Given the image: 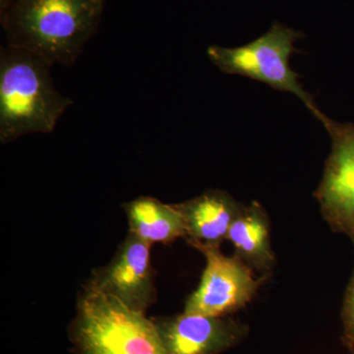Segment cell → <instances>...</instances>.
Returning a JSON list of instances; mask_svg holds the SVG:
<instances>
[{"label": "cell", "instance_id": "1", "mask_svg": "<svg viewBox=\"0 0 354 354\" xmlns=\"http://www.w3.org/2000/svg\"><path fill=\"white\" fill-rule=\"evenodd\" d=\"M106 0H13L0 14L7 46L51 67L74 64L97 32Z\"/></svg>", "mask_w": 354, "mask_h": 354}, {"label": "cell", "instance_id": "2", "mask_svg": "<svg viewBox=\"0 0 354 354\" xmlns=\"http://www.w3.org/2000/svg\"><path fill=\"white\" fill-rule=\"evenodd\" d=\"M51 66L30 51L0 50V142L8 144L32 133L50 134L74 104L57 92Z\"/></svg>", "mask_w": 354, "mask_h": 354}, {"label": "cell", "instance_id": "3", "mask_svg": "<svg viewBox=\"0 0 354 354\" xmlns=\"http://www.w3.org/2000/svg\"><path fill=\"white\" fill-rule=\"evenodd\" d=\"M68 334L77 354H169L153 319L88 283Z\"/></svg>", "mask_w": 354, "mask_h": 354}, {"label": "cell", "instance_id": "4", "mask_svg": "<svg viewBox=\"0 0 354 354\" xmlns=\"http://www.w3.org/2000/svg\"><path fill=\"white\" fill-rule=\"evenodd\" d=\"M301 37L299 32L277 23L251 43L237 48L211 46L207 55L223 73L253 79L274 90L295 95L324 125L329 118L318 109L290 67V58L297 51L295 44Z\"/></svg>", "mask_w": 354, "mask_h": 354}, {"label": "cell", "instance_id": "5", "mask_svg": "<svg viewBox=\"0 0 354 354\" xmlns=\"http://www.w3.org/2000/svg\"><path fill=\"white\" fill-rule=\"evenodd\" d=\"M206 259L199 286L187 297L184 313L225 317L239 311L252 301L263 277H257L235 254L225 255L221 248L201 252Z\"/></svg>", "mask_w": 354, "mask_h": 354}, {"label": "cell", "instance_id": "6", "mask_svg": "<svg viewBox=\"0 0 354 354\" xmlns=\"http://www.w3.org/2000/svg\"><path fill=\"white\" fill-rule=\"evenodd\" d=\"M324 127L332 138V151L314 196L330 230L354 245V124L328 118Z\"/></svg>", "mask_w": 354, "mask_h": 354}, {"label": "cell", "instance_id": "7", "mask_svg": "<svg viewBox=\"0 0 354 354\" xmlns=\"http://www.w3.org/2000/svg\"><path fill=\"white\" fill-rule=\"evenodd\" d=\"M151 247L129 232L111 262L93 271L88 285L128 308L146 313L157 298Z\"/></svg>", "mask_w": 354, "mask_h": 354}, {"label": "cell", "instance_id": "8", "mask_svg": "<svg viewBox=\"0 0 354 354\" xmlns=\"http://www.w3.org/2000/svg\"><path fill=\"white\" fill-rule=\"evenodd\" d=\"M169 354H221L241 344L248 326L230 316L178 314L153 319Z\"/></svg>", "mask_w": 354, "mask_h": 354}, {"label": "cell", "instance_id": "9", "mask_svg": "<svg viewBox=\"0 0 354 354\" xmlns=\"http://www.w3.org/2000/svg\"><path fill=\"white\" fill-rule=\"evenodd\" d=\"M185 223V239L199 252L221 248L243 204L227 192L205 191L199 196L176 204Z\"/></svg>", "mask_w": 354, "mask_h": 354}, {"label": "cell", "instance_id": "10", "mask_svg": "<svg viewBox=\"0 0 354 354\" xmlns=\"http://www.w3.org/2000/svg\"><path fill=\"white\" fill-rule=\"evenodd\" d=\"M234 254L263 278L272 276L277 258L272 250L269 215L259 202L243 205L227 235Z\"/></svg>", "mask_w": 354, "mask_h": 354}, {"label": "cell", "instance_id": "11", "mask_svg": "<svg viewBox=\"0 0 354 354\" xmlns=\"http://www.w3.org/2000/svg\"><path fill=\"white\" fill-rule=\"evenodd\" d=\"M130 234L153 246L171 244L185 239V223L176 204H165L156 198L141 196L123 203Z\"/></svg>", "mask_w": 354, "mask_h": 354}, {"label": "cell", "instance_id": "12", "mask_svg": "<svg viewBox=\"0 0 354 354\" xmlns=\"http://www.w3.org/2000/svg\"><path fill=\"white\" fill-rule=\"evenodd\" d=\"M342 320V344L349 354H354V270L344 293Z\"/></svg>", "mask_w": 354, "mask_h": 354}, {"label": "cell", "instance_id": "13", "mask_svg": "<svg viewBox=\"0 0 354 354\" xmlns=\"http://www.w3.org/2000/svg\"><path fill=\"white\" fill-rule=\"evenodd\" d=\"M12 1L13 0H0V14L6 12V9Z\"/></svg>", "mask_w": 354, "mask_h": 354}]
</instances>
